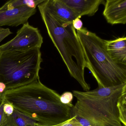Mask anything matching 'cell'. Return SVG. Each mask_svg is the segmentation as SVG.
<instances>
[{
  "mask_svg": "<svg viewBox=\"0 0 126 126\" xmlns=\"http://www.w3.org/2000/svg\"><path fill=\"white\" fill-rule=\"evenodd\" d=\"M3 110L5 113L8 116H9L12 114L14 110V108L11 104L5 101L3 107Z\"/></svg>",
  "mask_w": 126,
  "mask_h": 126,
  "instance_id": "19",
  "label": "cell"
},
{
  "mask_svg": "<svg viewBox=\"0 0 126 126\" xmlns=\"http://www.w3.org/2000/svg\"><path fill=\"white\" fill-rule=\"evenodd\" d=\"M126 83L93 90H73L77 99L71 108V117L77 115L86 119L96 126H124L119 121L117 108L118 99Z\"/></svg>",
  "mask_w": 126,
  "mask_h": 126,
  "instance_id": "3",
  "label": "cell"
},
{
  "mask_svg": "<svg viewBox=\"0 0 126 126\" xmlns=\"http://www.w3.org/2000/svg\"><path fill=\"white\" fill-rule=\"evenodd\" d=\"M43 43V37L38 28L32 26L28 22L17 31L14 38L0 46V53L40 48Z\"/></svg>",
  "mask_w": 126,
  "mask_h": 126,
  "instance_id": "6",
  "label": "cell"
},
{
  "mask_svg": "<svg viewBox=\"0 0 126 126\" xmlns=\"http://www.w3.org/2000/svg\"><path fill=\"white\" fill-rule=\"evenodd\" d=\"M36 9L23 6L0 11V27L4 26L17 27L28 22L29 19L36 13Z\"/></svg>",
  "mask_w": 126,
  "mask_h": 126,
  "instance_id": "7",
  "label": "cell"
},
{
  "mask_svg": "<svg viewBox=\"0 0 126 126\" xmlns=\"http://www.w3.org/2000/svg\"><path fill=\"white\" fill-rule=\"evenodd\" d=\"M71 9L80 19L82 16H94L99 6L104 5V0H61Z\"/></svg>",
  "mask_w": 126,
  "mask_h": 126,
  "instance_id": "9",
  "label": "cell"
},
{
  "mask_svg": "<svg viewBox=\"0 0 126 126\" xmlns=\"http://www.w3.org/2000/svg\"><path fill=\"white\" fill-rule=\"evenodd\" d=\"M37 7L48 34L69 73L85 91L90 90V85L85 79L86 64L84 52L73 22H65L56 16L46 7L44 1Z\"/></svg>",
  "mask_w": 126,
  "mask_h": 126,
  "instance_id": "2",
  "label": "cell"
},
{
  "mask_svg": "<svg viewBox=\"0 0 126 126\" xmlns=\"http://www.w3.org/2000/svg\"><path fill=\"white\" fill-rule=\"evenodd\" d=\"M9 29H4L0 31V43L6 37L12 34Z\"/></svg>",
  "mask_w": 126,
  "mask_h": 126,
  "instance_id": "21",
  "label": "cell"
},
{
  "mask_svg": "<svg viewBox=\"0 0 126 126\" xmlns=\"http://www.w3.org/2000/svg\"><path fill=\"white\" fill-rule=\"evenodd\" d=\"M2 95L0 94V99L1 98V97H2Z\"/></svg>",
  "mask_w": 126,
  "mask_h": 126,
  "instance_id": "23",
  "label": "cell"
},
{
  "mask_svg": "<svg viewBox=\"0 0 126 126\" xmlns=\"http://www.w3.org/2000/svg\"><path fill=\"white\" fill-rule=\"evenodd\" d=\"M9 126V125H5V126Z\"/></svg>",
  "mask_w": 126,
  "mask_h": 126,
  "instance_id": "24",
  "label": "cell"
},
{
  "mask_svg": "<svg viewBox=\"0 0 126 126\" xmlns=\"http://www.w3.org/2000/svg\"><path fill=\"white\" fill-rule=\"evenodd\" d=\"M106 50L114 62L126 65V37H119L114 40H105Z\"/></svg>",
  "mask_w": 126,
  "mask_h": 126,
  "instance_id": "10",
  "label": "cell"
},
{
  "mask_svg": "<svg viewBox=\"0 0 126 126\" xmlns=\"http://www.w3.org/2000/svg\"><path fill=\"white\" fill-rule=\"evenodd\" d=\"M44 3L56 16L63 21L72 22L75 19L79 18L77 15L61 0H45Z\"/></svg>",
  "mask_w": 126,
  "mask_h": 126,
  "instance_id": "11",
  "label": "cell"
},
{
  "mask_svg": "<svg viewBox=\"0 0 126 126\" xmlns=\"http://www.w3.org/2000/svg\"><path fill=\"white\" fill-rule=\"evenodd\" d=\"M103 16L111 25L126 23V0H107Z\"/></svg>",
  "mask_w": 126,
  "mask_h": 126,
  "instance_id": "8",
  "label": "cell"
},
{
  "mask_svg": "<svg viewBox=\"0 0 126 126\" xmlns=\"http://www.w3.org/2000/svg\"><path fill=\"white\" fill-rule=\"evenodd\" d=\"M75 117L79 122L83 126H96L95 125L91 122L88 119L75 115Z\"/></svg>",
  "mask_w": 126,
  "mask_h": 126,
  "instance_id": "18",
  "label": "cell"
},
{
  "mask_svg": "<svg viewBox=\"0 0 126 126\" xmlns=\"http://www.w3.org/2000/svg\"><path fill=\"white\" fill-rule=\"evenodd\" d=\"M56 126H83L76 118L75 116H72L70 119L59 124Z\"/></svg>",
  "mask_w": 126,
  "mask_h": 126,
  "instance_id": "17",
  "label": "cell"
},
{
  "mask_svg": "<svg viewBox=\"0 0 126 126\" xmlns=\"http://www.w3.org/2000/svg\"><path fill=\"white\" fill-rule=\"evenodd\" d=\"M73 25L75 30L79 31L83 28L82 21L79 18H77L73 21Z\"/></svg>",
  "mask_w": 126,
  "mask_h": 126,
  "instance_id": "20",
  "label": "cell"
},
{
  "mask_svg": "<svg viewBox=\"0 0 126 126\" xmlns=\"http://www.w3.org/2000/svg\"><path fill=\"white\" fill-rule=\"evenodd\" d=\"M117 108L119 121L123 126H126V88L118 99Z\"/></svg>",
  "mask_w": 126,
  "mask_h": 126,
  "instance_id": "14",
  "label": "cell"
},
{
  "mask_svg": "<svg viewBox=\"0 0 126 126\" xmlns=\"http://www.w3.org/2000/svg\"><path fill=\"white\" fill-rule=\"evenodd\" d=\"M45 0H11L7 2L0 8V11L12 10L23 6L36 9Z\"/></svg>",
  "mask_w": 126,
  "mask_h": 126,
  "instance_id": "13",
  "label": "cell"
},
{
  "mask_svg": "<svg viewBox=\"0 0 126 126\" xmlns=\"http://www.w3.org/2000/svg\"><path fill=\"white\" fill-rule=\"evenodd\" d=\"M43 61L40 48L0 53V83L6 91L37 81Z\"/></svg>",
  "mask_w": 126,
  "mask_h": 126,
  "instance_id": "5",
  "label": "cell"
},
{
  "mask_svg": "<svg viewBox=\"0 0 126 126\" xmlns=\"http://www.w3.org/2000/svg\"><path fill=\"white\" fill-rule=\"evenodd\" d=\"M5 101L3 98L0 99V126H5L6 123L8 116L5 113L3 110Z\"/></svg>",
  "mask_w": 126,
  "mask_h": 126,
  "instance_id": "16",
  "label": "cell"
},
{
  "mask_svg": "<svg viewBox=\"0 0 126 126\" xmlns=\"http://www.w3.org/2000/svg\"><path fill=\"white\" fill-rule=\"evenodd\" d=\"M88 68L99 87H108L126 83V65L115 62L106 50L105 40L82 28L76 31Z\"/></svg>",
  "mask_w": 126,
  "mask_h": 126,
  "instance_id": "4",
  "label": "cell"
},
{
  "mask_svg": "<svg viewBox=\"0 0 126 126\" xmlns=\"http://www.w3.org/2000/svg\"><path fill=\"white\" fill-rule=\"evenodd\" d=\"M74 95L71 92H65L60 96V101L63 104L73 106L72 101L73 99Z\"/></svg>",
  "mask_w": 126,
  "mask_h": 126,
  "instance_id": "15",
  "label": "cell"
},
{
  "mask_svg": "<svg viewBox=\"0 0 126 126\" xmlns=\"http://www.w3.org/2000/svg\"><path fill=\"white\" fill-rule=\"evenodd\" d=\"M37 122L15 109L11 115L7 116L5 125L11 126H36Z\"/></svg>",
  "mask_w": 126,
  "mask_h": 126,
  "instance_id": "12",
  "label": "cell"
},
{
  "mask_svg": "<svg viewBox=\"0 0 126 126\" xmlns=\"http://www.w3.org/2000/svg\"><path fill=\"white\" fill-rule=\"evenodd\" d=\"M4 29L3 28H1V27H0V31H1L2 30H3Z\"/></svg>",
  "mask_w": 126,
  "mask_h": 126,
  "instance_id": "22",
  "label": "cell"
},
{
  "mask_svg": "<svg viewBox=\"0 0 126 126\" xmlns=\"http://www.w3.org/2000/svg\"><path fill=\"white\" fill-rule=\"evenodd\" d=\"M60 95L43 85L40 79L16 89L6 91L2 97L15 109L37 122L39 125L53 126L71 117L73 106L63 104Z\"/></svg>",
  "mask_w": 126,
  "mask_h": 126,
  "instance_id": "1",
  "label": "cell"
}]
</instances>
